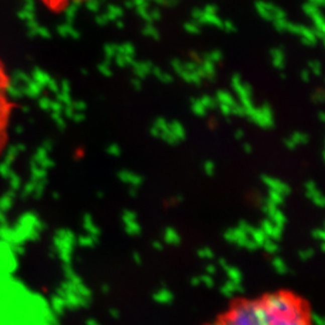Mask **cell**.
I'll return each mask as SVG.
<instances>
[{
    "label": "cell",
    "mask_w": 325,
    "mask_h": 325,
    "mask_svg": "<svg viewBox=\"0 0 325 325\" xmlns=\"http://www.w3.org/2000/svg\"><path fill=\"white\" fill-rule=\"evenodd\" d=\"M205 325H315L307 299L290 289L234 299Z\"/></svg>",
    "instance_id": "1"
},
{
    "label": "cell",
    "mask_w": 325,
    "mask_h": 325,
    "mask_svg": "<svg viewBox=\"0 0 325 325\" xmlns=\"http://www.w3.org/2000/svg\"><path fill=\"white\" fill-rule=\"evenodd\" d=\"M15 104L11 99V76L0 60V156L4 153L10 134Z\"/></svg>",
    "instance_id": "2"
},
{
    "label": "cell",
    "mask_w": 325,
    "mask_h": 325,
    "mask_svg": "<svg viewBox=\"0 0 325 325\" xmlns=\"http://www.w3.org/2000/svg\"><path fill=\"white\" fill-rule=\"evenodd\" d=\"M38 2L52 12H65L70 9L92 3L94 0H38Z\"/></svg>",
    "instance_id": "3"
}]
</instances>
